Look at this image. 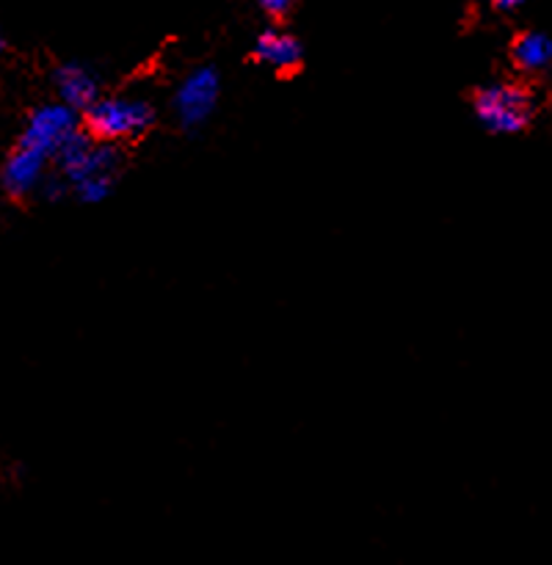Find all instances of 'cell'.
<instances>
[{"instance_id": "30bf717a", "label": "cell", "mask_w": 552, "mask_h": 565, "mask_svg": "<svg viewBox=\"0 0 552 565\" xmlns=\"http://www.w3.org/2000/svg\"><path fill=\"white\" fill-rule=\"evenodd\" d=\"M257 3L270 17H285L293 9V0H257Z\"/></svg>"}, {"instance_id": "6da1fadb", "label": "cell", "mask_w": 552, "mask_h": 565, "mask_svg": "<svg viewBox=\"0 0 552 565\" xmlns=\"http://www.w3.org/2000/svg\"><path fill=\"white\" fill-rule=\"evenodd\" d=\"M55 163L81 202L99 204L103 199H108L110 188H114L119 154H116L114 143L97 141L88 132H75L55 154Z\"/></svg>"}, {"instance_id": "ba28073f", "label": "cell", "mask_w": 552, "mask_h": 565, "mask_svg": "<svg viewBox=\"0 0 552 565\" xmlns=\"http://www.w3.org/2000/svg\"><path fill=\"white\" fill-rule=\"evenodd\" d=\"M254 58L274 72H293L301 66V44L285 31H265L254 44Z\"/></svg>"}, {"instance_id": "9c48e42d", "label": "cell", "mask_w": 552, "mask_h": 565, "mask_svg": "<svg viewBox=\"0 0 552 565\" xmlns=\"http://www.w3.org/2000/svg\"><path fill=\"white\" fill-rule=\"evenodd\" d=\"M513 64L522 72H541L552 64V39L544 33H522L513 42Z\"/></svg>"}, {"instance_id": "7c38bea8", "label": "cell", "mask_w": 552, "mask_h": 565, "mask_svg": "<svg viewBox=\"0 0 552 565\" xmlns=\"http://www.w3.org/2000/svg\"><path fill=\"white\" fill-rule=\"evenodd\" d=\"M3 47H6V42H3V33H0V53H3Z\"/></svg>"}, {"instance_id": "277c9868", "label": "cell", "mask_w": 552, "mask_h": 565, "mask_svg": "<svg viewBox=\"0 0 552 565\" xmlns=\"http://www.w3.org/2000/svg\"><path fill=\"white\" fill-rule=\"evenodd\" d=\"M475 114L491 132H519L530 121V97L517 86H489L475 97Z\"/></svg>"}, {"instance_id": "5b68a950", "label": "cell", "mask_w": 552, "mask_h": 565, "mask_svg": "<svg viewBox=\"0 0 552 565\" xmlns=\"http://www.w3.org/2000/svg\"><path fill=\"white\" fill-rule=\"evenodd\" d=\"M219 72L202 66L193 70L191 75L182 77V83L174 92V114L185 127H197L208 119L219 105Z\"/></svg>"}, {"instance_id": "52a82bcc", "label": "cell", "mask_w": 552, "mask_h": 565, "mask_svg": "<svg viewBox=\"0 0 552 565\" xmlns=\"http://www.w3.org/2000/svg\"><path fill=\"white\" fill-rule=\"evenodd\" d=\"M55 92H59L61 103H66L75 110H86L99 99V81L92 70L81 64H64L55 70L53 75Z\"/></svg>"}, {"instance_id": "8992f818", "label": "cell", "mask_w": 552, "mask_h": 565, "mask_svg": "<svg viewBox=\"0 0 552 565\" xmlns=\"http://www.w3.org/2000/svg\"><path fill=\"white\" fill-rule=\"evenodd\" d=\"M47 154L17 143V149L6 158L3 171H0V185L14 199L31 196L33 191H42L44 180H47Z\"/></svg>"}, {"instance_id": "8fae6325", "label": "cell", "mask_w": 552, "mask_h": 565, "mask_svg": "<svg viewBox=\"0 0 552 565\" xmlns=\"http://www.w3.org/2000/svg\"><path fill=\"white\" fill-rule=\"evenodd\" d=\"M491 3H495L497 9H502V11H511V9H517V6H522L524 0H491Z\"/></svg>"}, {"instance_id": "7a4b0ae2", "label": "cell", "mask_w": 552, "mask_h": 565, "mask_svg": "<svg viewBox=\"0 0 552 565\" xmlns=\"http://www.w3.org/2000/svg\"><path fill=\"white\" fill-rule=\"evenodd\" d=\"M86 132L97 141L119 143L141 136L152 125V108L138 97H99L83 110Z\"/></svg>"}, {"instance_id": "3957f363", "label": "cell", "mask_w": 552, "mask_h": 565, "mask_svg": "<svg viewBox=\"0 0 552 565\" xmlns=\"http://www.w3.org/2000/svg\"><path fill=\"white\" fill-rule=\"evenodd\" d=\"M75 132H81V125H77V110L70 108L66 103H53L33 110L25 130H22L20 143L22 147L47 154L50 160H55V154L61 152V147H64Z\"/></svg>"}]
</instances>
